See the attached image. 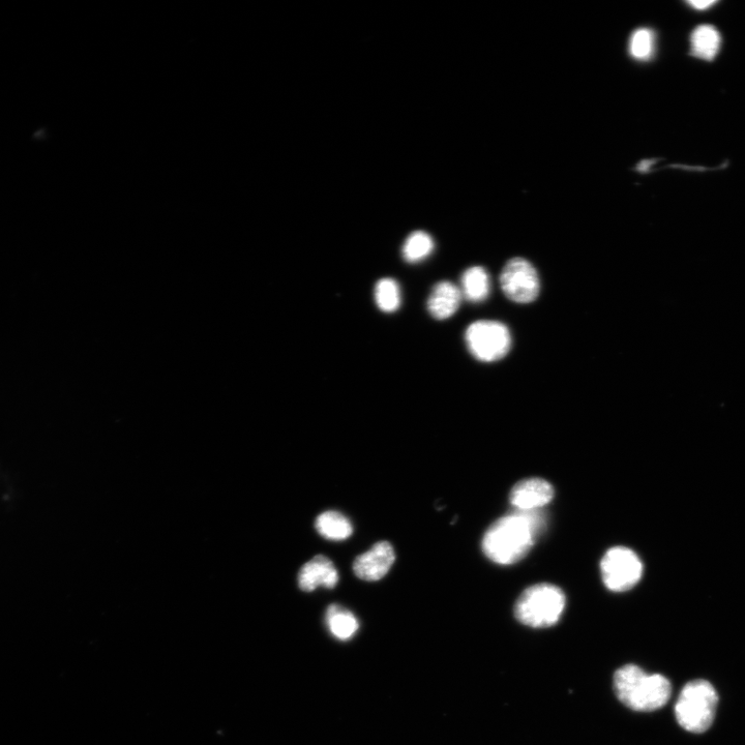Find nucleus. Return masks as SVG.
I'll list each match as a JSON object with an SVG mask.
<instances>
[{
    "instance_id": "obj_5",
    "label": "nucleus",
    "mask_w": 745,
    "mask_h": 745,
    "mask_svg": "<svg viewBox=\"0 0 745 745\" xmlns=\"http://www.w3.org/2000/svg\"><path fill=\"white\" fill-rule=\"evenodd\" d=\"M465 340L471 354L483 363L503 359L512 347L508 327L497 321L482 320L472 323L466 331Z\"/></svg>"
},
{
    "instance_id": "obj_12",
    "label": "nucleus",
    "mask_w": 745,
    "mask_h": 745,
    "mask_svg": "<svg viewBox=\"0 0 745 745\" xmlns=\"http://www.w3.org/2000/svg\"><path fill=\"white\" fill-rule=\"evenodd\" d=\"M491 282L485 268L481 266L470 267L462 277V295L472 303H481L487 300L490 294Z\"/></svg>"
},
{
    "instance_id": "obj_14",
    "label": "nucleus",
    "mask_w": 745,
    "mask_h": 745,
    "mask_svg": "<svg viewBox=\"0 0 745 745\" xmlns=\"http://www.w3.org/2000/svg\"><path fill=\"white\" fill-rule=\"evenodd\" d=\"M315 526L324 539L331 541L347 540L353 533L349 519L333 511L322 513L316 519Z\"/></svg>"
},
{
    "instance_id": "obj_16",
    "label": "nucleus",
    "mask_w": 745,
    "mask_h": 745,
    "mask_svg": "<svg viewBox=\"0 0 745 745\" xmlns=\"http://www.w3.org/2000/svg\"><path fill=\"white\" fill-rule=\"evenodd\" d=\"M434 249L432 237L423 231L413 232L403 247V257L409 263H417L427 258Z\"/></svg>"
},
{
    "instance_id": "obj_2",
    "label": "nucleus",
    "mask_w": 745,
    "mask_h": 745,
    "mask_svg": "<svg viewBox=\"0 0 745 745\" xmlns=\"http://www.w3.org/2000/svg\"><path fill=\"white\" fill-rule=\"evenodd\" d=\"M614 690L625 706L645 712L665 706L672 693L671 683L666 677L649 675L636 665H627L616 671Z\"/></svg>"
},
{
    "instance_id": "obj_7",
    "label": "nucleus",
    "mask_w": 745,
    "mask_h": 745,
    "mask_svg": "<svg viewBox=\"0 0 745 745\" xmlns=\"http://www.w3.org/2000/svg\"><path fill=\"white\" fill-rule=\"evenodd\" d=\"M503 293L517 304H530L540 293V279L533 265L523 258L505 264L500 276Z\"/></svg>"
},
{
    "instance_id": "obj_13",
    "label": "nucleus",
    "mask_w": 745,
    "mask_h": 745,
    "mask_svg": "<svg viewBox=\"0 0 745 745\" xmlns=\"http://www.w3.org/2000/svg\"><path fill=\"white\" fill-rule=\"evenodd\" d=\"M326 624L332 635L341 641H347L359 631L360 624L348 610L332 605L326 611Z\"/></svg>"
},
{
    "instance_id": "obj_1",
    "label": "nucleus",
    "mask_w": 745,
    "mask_h": 745,
    "mask_svg": "<svg viewBox=\"0 0 745 745\" xmlns=\"http://www.w3.org/2000/svg\"><path fill=\"white\" fill-rule=\"evenodd\" d=\"M543 524L539 511L516 510L490 526L484 535L483 551L495 563H516L527 555Z\"/></svg>"
},
{
    "instance_id": "obj_11",
    "label": "nucleus",
    "mask_w": 745,
    "mask_h": 745,
    "mask_svg": "<svg viewBox=\"0 0 745 745\" xmlns=\"http://www.w3.org/2000/svg\"><path fill=\"white\" fill-rule=\"evenodd\" d=\"M462 296L461 289L455 284L440 282L434 287L429 297L428 310L437 320L450 318L458 311Z\"/></svg>"
},
{
    "instance_id": "obj_6",
    "label": "nucleus",
    "mask_w": 745,
    "mask_h": 745,
    "mask_svg": "<svg viewBox=\"0 0 745 745\" xmlns=\"http://www.w3.org/2000/svg\"><path fill=\"white\" fill-rule=\"evenodd\" d=\"M601 571L608 589L614 592H624L638 584L643 574V565L638 555L631 549L615 547L604 556Z\"/></svg>"
},
{
    "instance_id": "obj_4",
    "label": "nucleus",
    "mask_w": 745,
    "mask_h": 745,
    "mask_svg": "<svg viewBox=\"0 0 745 745\" xmlns=\"http://www.w3.org/2000/svg\"><path fill=\"white\" fill-rule=\"evenodd\" d=\"M565 607L562 590L551 584H538L526 589L516 603V618L527 627L545 629L556 624Z\"/></svg>"
},
{
    "instance_id": "obj_8",
    "label": "nucleus",
    "mask_w": 745,
    "mask_h": 745,
    "mask_svg": "<svg viewBox=\"0 0 745 745\" xmlns=\"http://www.w3.org/2000/svg\"><path fill=\"white\" fill-rule=\"evenodd\" d=\"M396 561V553L389 542H379L354 560L353 572L361 580L374 582L384 578Z\"/></svg>"
},
{
    "instance_id": "obj_17",
    "label": "nucleus",
    "mask_w": 745,
    "mask_h": 745,
    "mask_svg": "<svg viewBox=\"0 0 745 745\" xmlns=\"http://www.w3.org/2000/svg\"><path fill=\"white\" fill-rule=\"evenodd\" d=\"M375 301L378 308L385 313H393L401 304L398 283L393 279H382L375 287Z\"/></svg>"
},
{
    "instance_id": "obj_10",
    "label": "nucleus",
    "mask_w": 745,
    "mask_h": 745,
    "mask_svg": "<svg viewBox=\"0 0 745 745\" xmlns=\"http://www.w3.org/2000/svg\"><path fill=\"white\" fill-rule=\"evenodd\" d=\"M339 582V574L333 561L323 555H318L308 561L298 574V586L303 591L312 592L318 587L335 588Z\"/></svg>"
},
{
    "instance_id": "obj_15",
    "label": "nucleus",
    "mask_w": 745,
    "mask_h": 745,
    "mask_svg": "<svg viewBox=\"0 0 745 745\" xmlns=\"http://www.w3.org/2000/svg\"><path fill=\"white\" fill-rule=\"evenodd\" d=\"M692 52L704 61H712L721 47L720 33L713 26L701 25L692 35Z\"/></svg>"
},
{
    "instance_id": "obj_9",
    "label": "nucleus",
    "mask_w": 745,
    "mask_h": 745,
    "mask_svg": "<svg viewBox=\"0 0 745 745\" xmlns=\"http://www.w3.org/2000/svg\"><path fill=\"white\" fill-rule=\"evenodd\" d=\"M553 497L554 489L550 483L542 479H528L513 488L510 500L518 511H539Z\"/></svg>"
},
{
    "instance_id": "obj_3",
    "label": "nucleus",
    "mask_w": 745,
    "mask_h": 745,
    "mask_svg": "<svg viewBox=\"0 0 745 745\" xmlns=\"http://www.w3.org/2000/svg\"><path fill=\"white\" fill-rule=\"evenodd\" d=\"M719 697L712 684L695 680L683 688L675 706L678 724L685 730L700 734L707 731L715 718Z\"/></svg>"
},
{
    "instance_id": "obj_18",
    "label": "nucleus",
    "mask_w": 745,
    "mask_h": 745,
    "mask_svg": "<svg viewBox=\"0 0 745 745\" xmlns=\"http://www.w3.org/2000/svg\"><path fill=\"white\" fill-rule=\"evenodd\" d=\"M655 37L649 28H639L630 40V53L637 61L646 62L654 53Z\"/></svg>"
},
{
    "instance_id": "obj_19",
    "label": "nucleus",
    "mask_w": 745,
    "mask_h": 745,
    "mask_svg": "<svg viewBox=\"0 0 745 745\" xmlns=\"http://www.w3.org/2000/svg\"><path fill=\"white\" fill-rule=\"evenodd\" d=\"M714 4L715 2H709V0H704V2L703 0H694V2L689 3L696 10H706Z\"/></svg>"
}]
</instances>
